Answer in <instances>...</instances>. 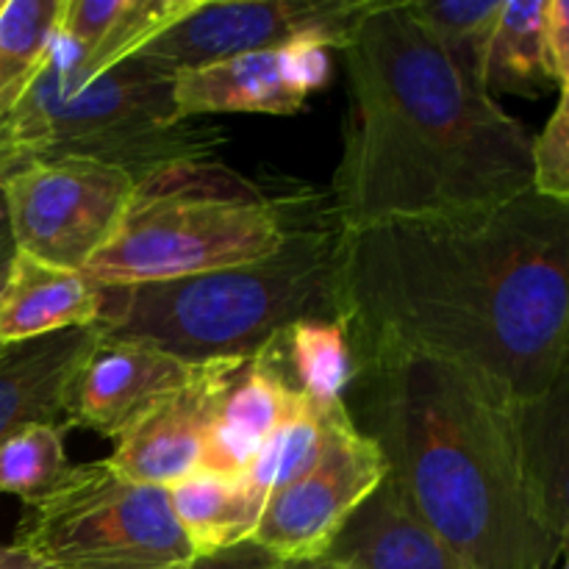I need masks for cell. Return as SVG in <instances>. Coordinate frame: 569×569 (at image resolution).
<instances>
[{"mask_svg": "<svg viewBox=\"0 0 569 569\" xmlns=\"http://www.w3.org/2000/svg\"><path fill=\"white\" fill-rule=\"evenodd\" d=\"M350 114L328 206L342 231L498 209L531 192V137L415 20L372 0L339 44Z\"/></svg>", "mask_w": 569, "mask_h": 569, "instance_id": "cell-2", "label": "cell"}, {"mask_svg": "<svg viewBox=\"0 0 569 569\" xmlns=\"http://www.w3.org/2000/svg\"><path fill=\"white\" fill-rule=\"evenodd\" d=\"M339 242L331 206L295 198L287 237L272 256L176 281L100 287L94 328L189 367L248 361L295 322L339 320Z\"/></svg>", "mask_w": 569, "mask_h": 569, "instance_id": "cell-4", "label": "cell"}, {"mask_svg": "<svg viewBox=\"0 0 569 569\" xmlns=\"http://www.w3.org/2000/svg\"><path fill=\"white\" fill-rule=\"evenodd\" d=\"M433 42L483 89L481 70L503 0H406Z\"/></svg>", "mask_w": 569, "mask_h": 569, "instance_id": "cell-23", "label": "cell"}, {"mask_svg": "<svg viewBox=\"0 0 569 569\" xmlns=\"http://www.w3.org/2000/svg\"><path fill=\"white\" fill-rule=\"evenodd\" d=\"M292 206L214 159L176 161L133 183L81 272L98 287H137L250 264L281 248Z\"/></svg>", "mask_w": 569, "mask_h": 569, "instance_id": "cell-6", "label": "cell"}, {"mask_svg": "<svg viewBox=\"0 0 569 569\" xmlns=\"http://www.w3.org/2000/svg\"><path fill=\"white\" fill-rule=\"evenodd\" d=\"M326 439L328 415L311 409L303 395H300L292 415L264 439L256 459L250 461L244 478L253 487H259L261 492H278V489L295 483L317 465L322 448H326Z\"/></svg>", "mask_w": 569, "mask_h": 569, "instance_id": "cell-24", "label": "cell"}, {"mask_svg": "<svg viewBox=\"0 0 569 569\" xmlns=\"http://www.w3.org/2000/svg\"><path fill=\"white\" fill-rule=\"evenodd\" d=\"M545 0H503L483 56V92L539 98L553 83L542 37Z\"/></svg>", "mask_w": 569, "mask_h": 569, "instance_id": "cell-21", "label": "cell"}, {"mask_svg": "<svg viewBox=\"0 0 569 569\" xmlns=\"http://www.w3.org/2000/svg\"><path fill=\"white\" fill-rule=\"evenodd\" d=\"M3 3H6V0H0V9H3Z\"/></svg>", "mask_w": 569, "mask_h": 569, "instance_id": "cell-33", "label": "cell"}, {"mask_svg": "<svg viewBox=\"0 0 569 569\" xmlns=\"http://www.w3.org/2000/svg\"><path fill=\"white\" fill-rule=\"evenodd\" d=\"M14 239H11V228H9V214H6V198H3V187H0V272H6L9 261L14 259Z\"/></svg>", "mask_w": 569, "mask_h": 569, "instance_id": "cell-29", "label": "cell"}, {"mask_svg": "<svg viewBox=\"0 0 569 569\" xmlns=\"http://www.w3.org/2000/svg\"><path fill=\"white\" fill-rule=\"evenodd\" d=\"M372 0H198L133 59L161 76L317 39L337 50Z\"/></svg>", "mask_w": 569, "mask_h": 569, "instance_id": "cell-9", "label": "cell"}, {"mask_svg": "<svg viewBox=\"0 0 569 569\" xmlns=\"http://www.w3.org/2000/svg\"><path fill=\"white\" fill-rule=\"evenodd\" d=\"M14 548L39 569H187L198 559L167 489L128 481L106 459L72 465L26 503Z\"/></svg>", "mask_w": 569, "mask_h": 569, "instance_id": "cell-7", "label": "cell"}, {"mask_svg": "<svg viewBox=\"0 0 569 569\" xmlns=\"http://www.w3.org/2000/svg\"><path fill=\"white\" fill-rule=\"evenodd\" d=\"M381 448L348 403L328 411V439L306 476L267 495L253 542L281 561L320 559L345 522L387 478Z\"/></svg>", "mask_w": 569, "mask_h": 569, "instance_id": "cell-10", "label": "cell"}, {"mask_svg": "<svg viewBox=\"0 0 569 569\" xmlns=\"http://www.w3.org/2000/svg\"><path fill=\"white\" fill-rule=\"evenodd\" d=\"M194 372L198 367L183 365L164 350L103 337L94 328V342L67 383L61 420L117 439L156 403L187 387Z\"/></svg>", "mask_w": 569, "mask_h": 569, "instance_id": "cell-11", "label": "cell"}, {"mask_svg": "<svg viewBox=\"0 0 569 569\" xmlns=\"http://www.w3.org/2000/svg\"><path fill=\"white\" fill-rule=\"evenodd\" d=\"M281 569H348V567L328 559V556H320V559H306V561H283Z\"/></svg>", "mask_w": 569, "mask_h": 569, "instance_id": "cell-31", "label": "cell"}, {"mask_svg": "<svg viewBox=\"0 0 569 569\" xmlns=\"http://www.w3.org/2000/svg\"><path fill=\"white\" fill-rule=\"evenodd\" d=\"M167 498L194 556H211L253 542L267 503V492L253 487L244 476L214 472H194L183 478L167 489Z\"/></svg>", "mask_w": 569, "mask_h": 569, "instance_id": "cell-19", "label": "cell"}, {"mask_svg": "<svg viewBox=\"0 0 569 569\" xmlns=\"http://www.w3.org/2000/svg\"><path fill=\"white\" fill-rule=\"evenodd\" d=\"M287 48L233 56L172 76L178 120L189 122L206 114H298L309 103V94L295 78Z\"/></svg>", "mask_w": 569, "mask_h": 569, "instance_id": "cell-14", "label": "cell"}, {"mask_svg": "<svg viewBox=\"0 0 569 569\" xmlns=\"http://www.w3.org/2000/svg\"><path fill=\"white\" fill-rule=\"evenodd\" d=\"M92 342L94 326L0 348V442L31 426H61L67 383Z\"/></svg>", "mask_w": 569, "mask_h": 569, "instance_id": "cell-17", "label": "cell"}, {"mask_svg": "<svg viewBox=\"0 0 569 569\" xmlns=\"http://www.w3.org/2000/svg\"><path fill=\"white\" fill-rule=\"evenodd\" d=\"M194 6L198 0H61L56 33L76 48L72 78L94 81L133 59Z\"/></svg>", "mask_w": 569, "mask_h": 569, "instance_id": "cell-16", "label": "cell"}, {"mask_svg": "<svg viewBox=\"0 0 569 569\" xmlns=\"http://www.w3.org/2000/svg\"><path fill=\"white\" fill-rule=\"evenodd\" d=\"M367 431L422 522L472 569H550L569 526L539 492L520 403L456 367L389 359L356 370Z\"/></svg>", "mask_w": 569, "mask_h": 569, "instance_id": "cell-3", "label": "cell"}, {"mask_svg": "<svg viewBox=\"0 0 569 569\" xmlns=\"http://www.w3.org/2000/svg\"><path fill=\"white\" fill-rule=\"evenodd\" d=\"M3 278H6V272H0V289H3ZM0 348H3V345H0Z\"/></svg>", "mask_w": 569, "mask_h": 569, "instance_id": "cell-32", "label": "cell"}, {"mask_svg": "<svg viewBox=\"0 0 569 569\" xmlns=\"http://www.w3.org/2000/svg\"><path fill=\"white\" fill-rule=\"evenodd\" d=\"M100 287L83 272L14 253L0 289V345L28 342L70 328H92Z\"/></svg>", "mask_w": 569, "mask_h": 569, "instance_id": "cell-18", "label": "cell"}, {"mask_svg": "<svg viewBox=\"0 0 569 569\" xmlns=\"http://www.w3.org/2000/svg\"><path fill=\"white\" fill-rule=\"evenodd\" d=\"M0 569H39L14 545H0Z\"/></svg>", "mask_w": 569, "mask_h": 569, "instance_id": "cell-30", "label": "cell"}, {"mask_svg": "<svg viewBox=\"0 0 569 569\" xmlns=\"http://www.w3.org/2000/svg\"><path fill=\"white\" fill-rule=\"evenodd\" d=\"M70 467L64 426H31L0 442V495L31 503L50 492Z\"/></svg>", "mask_w": 569, "mask_h": 569, "instance_id": "cell-25", "label": "cell"}, {"mask_svg": "<svg viewBox=\"0 0 569 569\" xmlns=\"http://www.w3.org/2000/svg\"><path fill=\"white\" fill-rule=\"evenodd\" d=\"M326 556L348 569H472L417 517L389 472Z\"/></svg>", "mask_w": 569, "mask_h": 569, "instance_id": "cell-15", "label": "cell"}, {"mask_svg": "<svg viewBox=\"0 0 569 569\" xmlns=\"http://www.w3.org/2000/svg\"><path fill=\"white\" fill-rule=\"evenodd\" d=\"M137 178L83 159L33 161L0 178L17 253L81 272L109 239Z\"/></svg>", "mask_w": 569, "mask_h": 569, "instance_id": "cell-8", "label": "cell"}, {"mask_svg": "<svg viewBox=\"0 0 569 569\" xmlns=\"http://www.w3.org/2000/svg\"><path fill=\"white\" fill-rule=\"evenodd\" d=\"M542 37L550 78L559 89H569V6L565 0H545Z\"/></svg>", "mask_w": 569, "mask_h": 569, "instance_id": "cell-27", "label": "cell"}, {"mask_svg": "<svg viewBox=\"0 0 569 569\" xmlns=\"http://www.w3.org/2000/svg\"><path fill=\"white\" fill-rule=\"evenodd\" d=\"M283 561L256 542H242L237 548L220 550L211 556H198L187 569H281Z\"/></svg>", "mask_w": 569, "mask_h": 569, "instance_id": "cell-28", "label": "cell"}, {"mask_svg": "<svg viewBox=\"0 0 569 569\" xmlns=\"http://www.w3.org/2000/svg\"><path fill=\"white\" fill-rule=\"evenodd\" d=\"M59 11L61 0H6L0 9V122L48 59Z\"/></svg>", "mask_w": 569, "mask_h": 569, "instance_id": "cell-22", "label": "cell"}, {"mask_svg": "<svg viewBox=\"0 0 569 569\" xmlns=\"http://www.w3.org/2000/svg\"><path fill=\"white\" fill-rule=\"evenodd\" d=\"M337 317L356 370L442 361L509 403L567 378L569 206L531 192L489 211L342 231Z\"/></svg>", "mask_w": 569, "mask_h": 569, "instance_id": "cell-1", "label": "cell"}, {"mask_svg": "<svg viewBox=\"0 0 569 569\" xmlns=\"http://www.w3.org/2000/svg\"><path fill=\"white\" fill-rule=\"evenodd\" d=\"M76 48L53 33L20 103L0 122V178L33 161L83 159L144 178L159 167L211 159L226 128L178 120L172 78L128 59L94 81L72 78Z\"/></svg>", "mask_w": 569, "mask_h": 569, "instance_id": "cell-5", "label": "cell"}, {"mask_svg": "<svg viewBox=\"0 0 569 569\" xmlns=\"http://www.w3.org/2000/svg\"><path fill=\"white\" fill-rule=\"evenodd\" d=\"M242 361L198 367L192 381L156 403L142 420L114 439L106 461L122 478L144 487L170 489L200 472L217 395Z\"/></svg>", "mask_w": 569, "mask_h": 569, "instance_id": "cell-12", "label": "cell"}, {"mask_svg": "<svg viewBox=\"0 0 569 569\" xmlns=\"http://www.w3.org/2000/svg\"><path fill=\"white\" fill-rule=\"evenodd\" d=\"M278 359L295 392L320 415L345 403L356 381V359L339 320H300L278 339Z\"/></svg>", "mask_w": 569, "mask_h": 569, "instance_id": "cell-20", "label": "cell"}, {"mask_svg": "<svg viewBox=\"0 0 569 569\" xmlns=\"http://www.w3.org/2000/svg\"><path fill=\"white\" fill-rule=\"evenodd\" d=\"M531 189L569 206V89H559L553 114L531 139Z\"/></svg>", "mask_w": 569, "mask_h": 569, "instance_id": "cell-26", "label": "cell"}, {"mask_svg": "<svg viewBox=\"0 0 569 569\" xmlns=\"http://www.w3.org/2000/svg\"><path fill=\"white\" fill-rule=\"evenodd\" d=\"M300 392L283 376L278 339L242 361L217 395L200 472L244 476L264 439L292 415Z\"/></svg>", "mask_w": 569, "mask_h": 569, "instance_id": "cell-13", "label": "cell"}]
</instances>
